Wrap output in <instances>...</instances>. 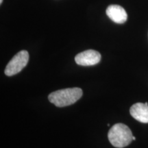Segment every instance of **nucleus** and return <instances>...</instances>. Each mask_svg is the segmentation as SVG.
I'll use <instances>...</instances> for the list:
<instances>
[{"mask_svg":"<svg viewBox=\"0 0 148 148\" xmlns=\"http://www.w3.org/2000/svg\"><path fill=\"white\" fill-rule=\"evenodd\" d=\"M82 96V90L79 88H69L51 92L48 96L51 103L57 107H65L73 104Z\"/></svg>","mask_w":148,"mask_h":148,"instance_id":"f257e3e1","label":"nucleus"},{"mask_svg":"<svg viewBox=\"0 0 148 148\" xmlns=\"http://www.w3.org/2000/svg\"><path fill=\"white\" fill-rule=\"evenodd\" d=\"M109 141L114 147L123 148L132 141L133 135L130 129L123 123H116L109 130Z\"/></svg>","mask_w":148,"mask_h":148,"instance_id":"f03ea898","label":"nucleus"},{"mask_svg":"<svg viewBox=\"0 0 148 148\" xmlns=\"http://www.w3.org/2000/svg\"><path fill=\"white\" fill-rule=\"evenodd\" d=\"M29 60V53L27 51L22 50L18 52L11 59L5 69V74L12 76L19 73L27 65Z\"/></svg>","mask_w":148,"mask_h":148,"instance_id":"7ed1b4c3","label":"nucleus"},{"mask_svg":"<svg viewBox=\"0 0 148 148\" xmlns=\"http://www.w3.org/2000/svg\"><path fill=\"white\" fill-rule=\"evenodd\" d=\"M101 54L98 51L88 49L76 55L75 62L81 66H92L99 63L101 60Z\"/></svg>","mask_w":148,"mask_h":148,"instance_id":"20e7f679","label":"nucleus"},{"mask_svg":"<svg viewBox=\"0 0 148 148\" xmlns=\"http://www.w3.org/2000/svg\"><path fill=\"white\" fill-rule=\"evenodd\" d=\"M106 14L116 23H123L126 21L127 14L125 9L119 5H110L106 9Z\"/></svg>","mask_w":148,"mask_h":148,"instance_id":"39448f33","label":"nucleus"},{"mask_svg":"<svg viewBox=\"0 0 148 148\" xmlns=\"http://www.w3.org/2000/svg\"><path fill=\"white\" fill-rule=\"evenodd\" d=\"M130 114L134 119L143 123H148V105L143 103H134L130 109Z\"/></svg>","mask_w":148,"mask_h":148,"instance_id":"423d86ee","label":"nucleus"},{"mask_svg":"<svg viewBox=\"0 0 148 148\" xmlns=\"http://www.w3.org/2000/svg\"><path fill=\"white\" fill-rule=\"evenodd\" d=\"M132 139H133V140H136V137H135V136H133V137H132Z\"/></svg>","mask_w":148,"mask_h":148,"instance_id":"0eeeda50","label":"nucleus"},{"mask_svg":"<svg viewBox=\"0 0 148 148\" xmlns=\"http://www.w3.org/2000/svg\"><path fill=\"white\" fill-rule=\"evenodd\" d=\"M3 2V0H0V3H2Z\"/></svg>","mask_w":148,"mask_h":148,"instance_id":"6e6552de","label":"nucleus"}]
</instances>
